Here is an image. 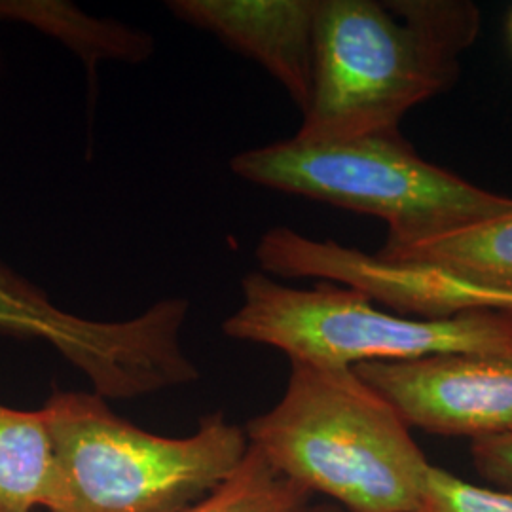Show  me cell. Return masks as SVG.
I'll use <instances>...</instances> for the list:
<instances>
[{
  "instance_id": "obj_1",
  "label": "cell",
  "mask_w": 512,
  "mask_h": 512,
  "mask_svg": "<svg viewBox=\"0 0 512 512\" xmlns=\"http://www.w3.org/2000/svg\"><path fill=\"white\" fill-rule=\"evenodd\" d=\"M463 0H317L302 143L399 133L414 107L454 86L480 33Z\"/></svg>"
},
{
  "instance_id": "obj_2",
  "label": "cell",
  "mask_w": 512,
  "mask_h": 512,
  "mask_svg": "<svg viewBox=\"0 0 512 512\" xmlns=\"http://www.w3.org/2000/svg\"><path fill=\"white\" fill-rule=\"evenodd\" d=\"M277 473L344 512H412L431 461L353 370L291 361L279 403L243 427Z\"/></svg>"
},
{
  "instance_id": "obj_3",
  "label": "cell",
  "mask_w": 512,
  "mask_h": 512,
  "mask_svg": "<svg viewBox=\"0 0 512 512\" xmlns=\"http://www.w3.org/2000/svg\"><path fill=\"white\" fill-rule=\"evenodd\" d=\"M42 412L55 459L46 512H181L217 490L249 448L220 410L188 437L141 429L93 391L54 389Z\"/></svg>"
},
{
  "instance_id": "obj_4",
  "label": "cell",
  "mask_w": 512,
  "mask_h": 512,
  "mask_svg": "<svg viewBox=\"0 0 512 512\" xmlns=\"http://www.w3.org/2000/svg\"><path fill=\"white\" fill-rule=\"evenodd\" d=\"M230 167L247 183L378 217L387 224L385 245L391 247L512 211V198L423 160L401 133L338 143L289 139L239 152Z\"/></svg>"
},
{
  "instance_id": "obj_5",
  "label": "cell",
  "mask_w": 512,
  "mask_h": 512,
  "mask_svg": "<svg viewBox=\"0 0 512 512\" xmlns=\"http://www.w3.org/2000/svg\"><path fill=\"white\" fill-rule=\"evenodd\" d=\"M241 296L222 332L279 349L300 363L355 368L459 353L512 355L511 313L406 317L378 308L349 287L317 283L294 289L262 272L241 279Z\"/></svg>"
},
{
  "instance_id": "obj_6",
  "label": "cell",
  "mask_w": 512,
  "mask_h": 512,
  "mask_svg": "<svg viewBox=\"0 0 512 512\" xmlns=\"http://www.w3.org/2000/svg\"><path fill=\"white\" fill-rule=\"evenodd\" d=\"M188 313L190 302L171 296L124 321L78 317L0 264V334L46 342L105 401L139 399L198 382L200 368L183 348Z\"/></svg>"
},
{
  "instance_id": "obj_7",
  "label": "cell",
  "mask_w": 512,
  "mask_h": 512,
  "mask_svg": "<svg viewBox=\"0 0 512 512\" xmlns=\"http://www.w3.org/2000/svg\"><path fill=\"white\" fill-rule=\"evenodd\" d=\"M262 274L317 279L365 294L389 311L420 319L467 313H511V291L482 287L439 270L385 262L332 239H311L287 226L268 230L256 245Z\"/></svg>"
},
{
  "instance_id": "obj_8",
  "label": "cell",
  "mask_w": 512,
  "mask_h": 512,
  "mask_svg": "<svg viewBox=\"0 0 512 512\" xmlns=\"http://www.w3.org/2000/svg\"><path fill=\"white\" fill-rule=\"evenodd\" d=\"M353 370L410 429L471 440L512 429V355H435Z\"/></svg>"
},
{
  "instance_id": "obj_9",
  "label": "cell",
  "mask_w": 512,
  "mask_h": 512,
  "mask_svg": "<svg viewBox=\"0 0 512 512\" xmlns=\"http://www.w3.org/2000/svg\"><path fill=\"white\" fill-rule=\"evenodd\" d=\"M317 0H171L167 10L256 61L306 109Z\"/></svg>"
},
{
  "instance_id": "obj_10",
  "label": "cell",
  "mask_w": 512,
  "mask_h": 512,
  "mask_svg": "<svg viewBox=\"0 0 512 512\" xmlns=\"http://www.w3.org/2000/svg\"><path fill=\"white\" fill-rule=\"evenodd\" d=\"M23 23L59 40L86 65L90 86L105 61L139 65L154 54V38L114 19L93 18L63 0H0V23Z\"/></svg>"
},
{
  "instance_id": "obj_11",
  "label": "cell",
  "mask_w": 512,
  "mask_h": 512,
  "mask_svg": "<svg viewBox=\"0 0 512 512\" xmlns=\"http://www.w3.org/2000/svg\"><path fill=\"white\" fill-rule=\"evenodd\" d=\"M376 256L512 293V211L439 238L397 247L384 245Z\"/></svg>"
},
{
  "instance_id": "obj_12",
  "label": "cell",
  "mask_w": 512,
  "mask_h": 512,
  "mask_svg": "<svg viewBox=\"0 0 512 512\" xmlns=\"http://www.w3.org/2000/svg\"><path fill=\"white\" fill-rule=\"evenodd\" d=\"M54 490V446L42 408L0 403V512L48 511Z\"/></svg>"
},
{
  "instance_id": "obj_13",
  "label": "cell",
  "mask_w": 512,
  "mask_h": 512,
  "mask_svg": "<svg viewBox=\"0 0 512 512\" xmlns=\"http://www.w3.org/2000/svg\"><path fill=\"white\" fill-rule=\"evenodd\" d=\"M311 497L249 446L238 469L217 490L181 512H302Z\"/></svg>"
},
{
  "instance_id": "obj_14",
  "label": "cell",
  "mask_w": 512,
  "mask_h": 512,
  "mask_svg": "<svg viewBox=\"0 0 512 512\" xmlns=\"http://www.w3.org/2000/svg\"><path fill=\"white\" fill-rule=\"evenodd\" d=\"M412 512H512V494L478 486L431 463Z\"/></svg>"
},
{
  "instance_id": "obj_15",
  "label": "cell",
  "mask_w": 512,
  "mask_h": 512,
  "mask_svg": "<svg viewBox=\"0 0 512 512\" xmlns=\"http://www.w3.org/2000/svg\"><path fill=\"white\" fill-rule=\"evenodd\" d=\"M471 459L478 475L512 494V429L471 440Z\"/></svg>"
},
{
  "instance_id": "obj_16",
  "label": "cell",
  "mask_w": 512,
  "mask_h": 512,
  "mask_svg": "<svg viewBox=\"0 0 512 512\" xmlns=\"http://www.w3.org/2000/svg\"><path fill=\"white\" fill-rule=\"evenodd\" d=\"M302 512H344L336 505H329V503H317V505H308Z\"/></svg>"
},
{
  "instance_id": "obj_17",
  "label": "cell",
  "mask_w": 512,
  "mask_h": 512,
  "mask_svg": "<svg viewBox=\"0 0 512 512\" xmlns=\"http://www.w3.org/2000/svg\"><path fill=\"white\" fill-rule=\"evenodd\" d=\"M511 35H512V18H511Z\"/></svg>"
}]
</instances>
